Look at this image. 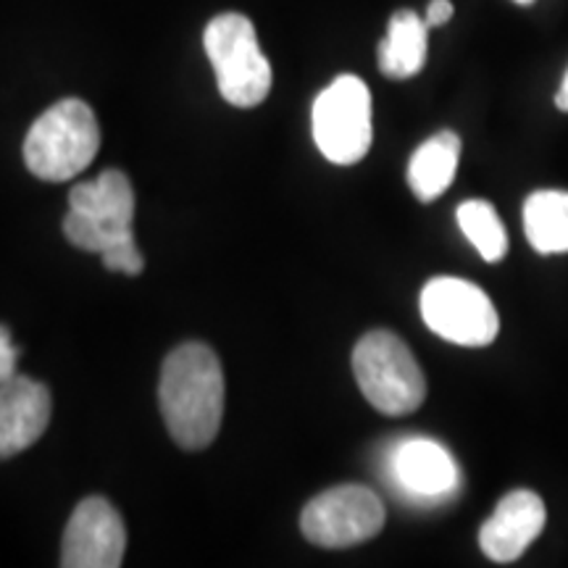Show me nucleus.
Wrapping results in <instances>:
<instances>
[{"label":"nucleus","mask_w":568,"mask_h":568,"mask_svg":"<svg viewBox=\"0 0 568 568\" xmlns=\"http://www.w3.org/2000/svg\"><path fill=\"white\" fill-rule=\"evenodd\" d=\"M126 550V529L105 497H88L71 514L61 542L63 568H119Z\"/></svg>","instance_id":"6e6552de"},{"label":"nucleus","mask_w":568,"mask_h":568,"mask_svg":"<svg viewBox=\"0 0 568 568\" xmlns=\"http://www.w3.org/2000/svg\"><path fill=\"white\" fill-rule=\"evenodd\" d=\"M385 527L379 495L364 485L332 487L303 508L301 529L318 548L343 550L368 542Z\"/></svg>","instance_id":"0eeeda50"},{"label":"nucleus","mask_w":568,"mask_h":568,"mask_svg":"<svg viewBox=\"0 0 568 568\" xmlns=\"http://www.w3.org/2000/svg\"><path fill=\"white\" fill-rule=\"evenodd\" d=\"M460 161V138L443 130L416 148L408 163V184L422 203L437 201L456 180Z\"/></svg>","instance_id":"ddd939ff"},{"label":"nucleus","mask_w":568,"mask_h":568,"mask_svg":"<svg viewBox=\"0 0 568 568\" xmlns=\"http://www.w3.org/2000/svg\"><path fill=\"white\" fill-rule=\"evenodd\" d=\"M53 397L42 382L13 374L0 385V460L19 456L45 435Z\"/></svg>","instance_id":"9b49d317"},{"label":"nucleus","mask_w":568,"mask_h":568,"mask_svg":"<svg viewBox=\"0 0 568 568\" xmlns=\"http://www.w3.org/2000/svg\"><path fill=\"white\" fill-rule=\"evenodd\" d=\"M159 403L169 435L184 450H203L219 435L224 416V372L203 343H184L163 361Z\"/></svg>","instance_id":"f257e3e1"},{"label":"nucleus","mask_w":568,"mask_h":568,"mask_svg":"<svg viewBox=\"0 0 568 568\" xmlns=\"http://www.w3.org/2000/svg\"><path fill=\"white\" fill-rule=\"evenodd\" d=\"M69 209L95 219L111 230H132L134 190L124 172L109 169L98 180L80 182L71 187Z\"/></svg>","instance_id":"f8f14e48"},{"label":"nucleus","mask_w":568,"mask_h":568,"mask_svg":"<svg viewBox=\"0 0 568 568\" xmlns=\"http://www.w3.org/2000/svg\"><path fill=\"white\" fill-rule=\"evenodd\" d=\"M516 3H521V6H527V3H531V0H516Z\"/></svg>","instance_id":"4be33fe9"},{"label":"nucleus","mask_w":568,"mask_h":568,"mask_svg":"<svg viewBox=\"0 0 568 568\" xmlns=\"http://www.w3.org/2000/svg\"><path fill=\"white\" fill-rule=\"evenodd\" d=\"M314 140L324 159L337 166H353L372 151V92L355 74H339L318 92L314 103Z\"/></svg>","instance_id":"39448f33"},{"label":"nucleus","mask_w":568,"mask_h":568,"mask_svg":"<svg viewBox=\"0 0 568 568\" xmlns=\"http://www.w3.org/2000/svg\"><path fill=\"white\" fill-rule=\"evenodd\" d=\"M556 105L560 111H568V71H566V77H564V82H560V88H558V95H556Z\"/></svg>","instance_id":"412c9836"},{"label":"nucleus","mask_w":568,"mask_h":568,"mask_svg":"<svg viewBox=\"0 0 568 568\" xmlns=\"http://www.w3.org/2000/svg\"><path fill=\"white\" fill-rule=\"evenodd\" d=\"M389 474L400 493L416 503H439L458 493L460 471L450 453L435 439L410 437L395 445Z\"/></svg>","instance_id":"9d476101"},{"label":"nucleus","mask_w":568,"mask_h":568,"mask_svg":"<svg viewBox=\"0 0 568 568\" xmlns=\"http://www.w3.org/2000/svg\"><path fill=\"white\" fill-rule=\"evenodd\" d=\"M460 232L466 234L468 243L477 247V253L487 264H497L508 253V232L497 216L495 205L487 201H466L456 211Z\"/></svg>","instance_id":"dca6fc26"},{"label":"nucleus","mask_w":568,"mask_h":568,"mask_svg":"<svg viewBox=\"0 0 568 568\" xmlns=\"http://www.w3.org/2000/svg\"><path fill=\"white\" fill-rule=\"evenodd\" d=\"M422 316L437 337L464 347H485L500 332L489 295L458 276H437L424 284Z\"/></svg>","instance_id":"423d86ee"},{"label":"nucleus","mask_w":568,"mask_h":568,"mask_svg":"<svg viewBox=\"0 0 568 568\" xmlns=\"http://www.w3.org/2000/svg\"><path fill=\"white\" fill-rule=\"evenodd\" d=\"M548 524L542 497L531 489H514L503 495L493 516L481 524L479 548L493 564H514L529 550Z\"/></svg>","instance_id":"1a4fd4ad"},{"label":"nucleus","mask_w":568,"mask_h":568,"mask_svg":"<svg viewBox=\"0 0 568 568\" xmlns=\"http://www.w3.org/2000/svg\"><path fill=\"white\" fill-rule=\"evenodd\" d=\"M101 258H103V266L109 268V272H116V274L138 276V274H142V268H145V261H142V255L138 251V245H134V240H132V243L111 247L109 253L101 255Z\"/></svg>","instance_id":"a211bd4d"},{"label":"nucleus","mask_w":568,"mask_h":568,"mask_svg":"<svg viewBox=\"0 0 568 568\" xmlns=\"http://www.w3.org/2000/svg\"><path fill=\"white\" fill-rule=\"evenodd\" d=\"M17 361H19V347L11 343V335L6 326H0V385L9 382L17 374Z\"/></svg>","instance_id":"6ab92c4d"},{"label":"nucleus","mask_w":568,"mask_h":568,"mask_svg":"<svg viewBox=\"0 0 568 568\" xmlns=\"http://www.w3.org/2000/svg\"><path fill=\"white\" fill-rule=\"evenodd\" d=\"M101 151V126L80 98L51 105L24 140L27 169L42 182L74 180Z\"/></svg>","instance_id":"f03ea898"},{"label":"nucleus","mask_w":568,"mask_h":568,"mask_svg":"<svg viewBox=\"0 0 568 568\" xmlns=\"http://www.w3.org/2000/svg\"><path fill=\"white\" fill-rule=\"evenodd\" d=\"M524 232L537 253H568V193L539 190L524 203Z\"/></svg>","instance_id":"2eb2a0df"},{"label":"nucleus","mask_w":568,"mask_h":568,"mask_svg":"<svg viewBox=\"0 0 568 568\" xmlns=\"http://www.w3.org/2000/svg\"><path fill=\"white\" fill-rule=\"evenodd\" d=\"M353 374L361 393L385 416H408L422 408L426 379L422 366L400 337L374 329L353 351Z\"/></svg>","instance_id":"7ed1b4c3"},{"label":"nucleus","mask_w":568,"mask_h":568,"mask_svg":"<svg viewBox=\"0 0 568 568\" xmlns=\"http://www.w3.org/2000/svg\"><path fill=\"white\" fill-rule=\"evenodd\" d=\"M453 19V3L450 0H432L429 9H426V27H443Z\"/></svg>","instance_id":"aec40b11"},{"label":"nucleus","mask_w":568,"mask_h":568,"mask_svg":"<svg viewBox=\"0 0 568 568\" xmlns=\"http://www.w3.org/2000/svg\"><path fill=\"white\" fill-rule=\"evenodd\" d=\"M219 92L237 109H255L272 92V63L261 51L253 21L243 13H222L203 32Z\"/></svg>","instance_id":"20e7f679"},{"label":"nucleus","mask_w":568,"mask_h":568,"mask_svg":"<svg viewBox=\"0 0 568 568\" xmlns=\"http://www.w3.org/2000/svg\"><path fill=\"white\" fill-rule=\"evenodd\" d=\"M429 51V27L416 11H395L387 24V38L379 42V69L389 80L416 77Z\"/></svg>","instance_id":"4468645a"},{"label":"nucleus","mask_w":568,"mask_h":568,"mask_svg":"<svg viewBox=\"0 0 568 568\" xmlns=\"http://www.w3.org/2000/svg\"><path fill=\"white\" fill-rule=\"evenodd\" d=\"M63 234H67L69 243L80 247V251L101 255L109 253L111 247H119L134 240L132 230H111V226H105L101 222H95V219L71 209L67 213V219H63Z\"/></svg>","instance_id":"f3484780"}]
</instances>
